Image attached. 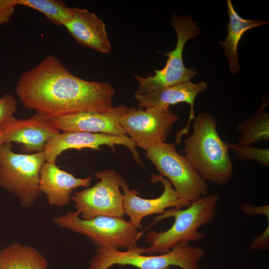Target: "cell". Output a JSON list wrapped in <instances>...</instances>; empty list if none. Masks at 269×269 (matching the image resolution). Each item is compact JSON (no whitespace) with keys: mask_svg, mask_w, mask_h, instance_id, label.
I'll return each mask as SVG.
<instances>
[{"mask_svg":"<svg viewBox=\"0 0 269 269\" xmlns=\"http://www.w3.org/2000/svg\"><path fill=\"white\" fill-rule=\"evenodd\" d=\"M15 91L26 108L50 118L83 112L109 111L113 107L116 94L109 83L74 76L52 55L23 72Z\"/></svg>","mask_w":269,"mask_h":269,"instance_id":"obj_1","label":"cell"},{"mask_svg":"<svg viewBox=\"0 0 269 269\" xmlns=\"http://www.w3.org/2000/svg\"><path fill=\"white\" fill-rule=\"evenodd\" d=\"M92 180L91 176L76 178L55 163L45 162L40 171L39 188L41 193L46 195L50 205L63 207L70 204L73 190L82 186L89 187Z\"/></svg>","mask_w":269,"mask_h":269,"instance_id":"obj_16","label":"cell"},{"mask_svg":"<svg viewBox=\"0 0 269 269\" xmlns=\"http://www.w3.org/2000/svg\"><path fill=\"white\" fill-rule=\"evenodd\" d=\"M17 5L36 10L53 23L64 26L71 18L73 7L59 0H15Z\"/></svg>","mask_w":269,"mask_h":269,"instance_id":"obj_21","label":"cell"},{"mask_svg":"<svg viewBox=\"0 0 269 269\" xmlns=\"http://www.w3.org/2000/svg\"><path fill=\"white\" fill-rule=\"evenodd\" d=\"M0 128L4 142L20 143L28 154L44 151L47 141L59 133L50 118L38 113L27 119L14 118Z\"/></svg>","mask_w":269,"mask_h":269,"instance_id":"obj_13","label":"cell"},{"mask_svg":"<svg viewBox=\"0 0 269 269\" xmlns=\"http://www.w3.org/2000/svg\"><path fill=\"white\" fill-rule=\"evenodd\" d=\"M4 143L3 134L1 128H0V145Z\"/></svg>","mask_w":269,"mask_h":269,"instance_id":"obj_27","label":"cell"},{"mask_svg":"<svg viewBox=\"0 0 269 269\" xmlns=\"http://www.w3.org/2000/svg\"><path fill=\"white\" fill-rule=\"evenodd\" d=\"M134 246L126 251L112 248L98 247L90 260L88 269H108L114 265H131L138 269H170L177 266L182 269H200L198 262L205 252L189 243H181L167 253L158 255L138 253Z\"/></svg>","mask_w":269,"mask_h":269,"instance_id":"obj_4","label":"cell"},{"mask_svg":"<svg viewBox=\"0 0 269 269\" xmlns=\"http://www.w3.org/2000/svg\"><path fill=\"white\" fill-rule=\"evenodd\" d=\"M179 119L169 107L143 110L132 107L121 118L120 124L136 145L146 150L166 142L174 124Z\"/></svg>","mask_w":269,"mask_h":269,"instance_id":"obj_10","label":"cell"},{"mask_svg":"<svg viewBox=\"0 0 269 269\" xmlns=\"http://www.w3.org/2000/svg\"><path fill=\"white\" fill-rule=\"evenodd\" d=\"M171 24L177 35L175 48L166 53L167 57L165 66L160 70L156 69L153 75L141 77L135 73L133 76L138 83L134 94L142 95L155 90L190 81L197 74L194 69L186 68L183 60V51L186 42L195 38L200 33L201 29L189 15L180 16L173 14Z\"/></svg>","mask_w":269,"mask_h":269,"instance_id":"obj_7","label":"cell"},{"mask_svg":"<svg viewBox=\"0 0 269 269\" xmlns=\"http://www.w3.org/2000/svg\"><path fill=\"white\" fill-rule=\"evenodd\" d=\"M176 147L175 142H161L148 148L145 155L179 196L191 203L207 195L208 185Z\"/></svg>","mask_w":269,"mask_h":269,"instance_id":"obj_8","label":"cell"},{"mask_svg":"<svg viewBox=\"0 0 269 269\" xmlns=\"http://www.w3.org/2000/svg\"><path fill=\"white\" fill-rule=\"evenodd\" d=\"M226 4L229 17L227 36L224 41L220 42V44L228 60L230 72L234 75L237 74L240 69L237 47L242 36L250 29L268 24L269 21L244 19L236 11L230 0L226 1Z\"/></svg>","mask_w":269,"mask_h":269,"instance_id":"obj_18","label":"cell"},{"mask_svg":"<svg viewBox=\"0 0 269 269\" xmlns=\"http://www.w3.org/2000/svg\"><path fill=\"white\" fill-rule=\"evenodd\" d=\"M16 6L15 0H0V25L10 21Z\"/></svg>","mask_w":269,"mask_h":269,"instance_id":"obj_24","label":"cell"},{"mask_svg":"<svg viewBox=\"0 0 269 269\" xmlns=\"http://www.w3.org/2000/svg\"><path fill=\"white\" fill-rule=\"evenodd\" d=\"M268 102L263 104L252 116L240 123L236 132L240 134L237 143L252 144L269 140V114L265 111Z\"/></svg>","mask_w":269,"mask_h":269,"instance_id":"obj_20","label":"cell"},{"mask_svg":"<svg viewBox=\"0 0 269 269\" xmlns=\"http://www.w3.org/2000/svg\"><path fill=\"white\" fill-rule=\"evenodd\" d=\"M16 111V100L12 94L7 93L0 97V126L13 119Z\"/></svg>","mask_w":269,"mask_h":269,"instance_id":"obj_23","label":"cell"},{"mask_svg":"<svg viewBox=\"0 0 269 269\" xmlns=\"http://www.w3.org/2000/svg\"><path fill=\"white\" fill-rule=\"evenodd\" d=\"M241 208L242 211L247 215L253 216L256 214H263L266 216L269 215V205L260 207H255L248 203H245L242 204Z\"/></svg>","mask_w":269,"mask_h":269,"instance_id":"obj_26","label":"cell"},{"mask_svg":"<svg viewBox=\"0 0 269 269\" xmlns=\"http://www.w3.org/2000/svg\"><path fill=\"white\" fill-rule=\"evenodd\" d=\"M116 144L128 147L133 159L143 165L136 144L127 134L113 135L84 132H63L56 134L47 141L43 152L46 162L55 163L58 156L69 149L80 150L88 148L97 150L100 149L101 146L107 145L115 152Z\"/></svg>","mask_w":269,"mask_h":269,"instance_id":"obj_11","label":"cell"},{"mask_svg":"<svg viewBox=\"0 0 269 269\" xmlns=\"http://www.w3.org/2000/svg\"><path fill=\"white\" fill-rule=\"evenodd\" d=\"M12 143L0 145V187L19 199L21 206H32L41 193L40 173L45 163L44 152L20 154L12 150Z\"/></svg>","mask_w":269,"mask_h":269,"instance_id":"obj_5","label":"cell"},{"mask_svg":"<svg viewBox=\"0 0 269 269\" xmlns=\"http://www.w3.org/2000/svg\"><path fill=\"white\" fill-rule=\"evenodd\" d=\"M269 224L263 233L257 237L250 245V250L257 251L261 250H268L269 245Z\"/></svg>","mask_w":269,"mask_h":269,"instance_id":"obj_25","label":"cell"},{"mask_svg":"<svg viewBox=\"0 0 269 269\" xmlns=\"http://www.w3.org/2000/svg\"><path fill=\"white\" fill-rule=\"evenodd\" d=\"M208 89V83L200 81L193 83L191 81L178 83L142 95L134 94V97L138 102V109L150 107L168 108L171 105L180 103H188L190 108L187 125L176 133L175 143L181 142L182 136L189 134L191 122L195 119L194 104L197 95Z\"/></svg>","mask_w":269,"mask_h":269,"instance_id":"obj_15","label":"cell"},{"mask_svg":"<svg viewBox=\"0 0 269 269\" xmlns=\"http://www.w3.org/2000/svg\"><path fill=\"white\" fill-rule=\"evenodd\" d=\"M71 19L64 25L79 43L102 53L110 52L111 44L105 23L87 9L73 7Z\"/></svg>","mask_w":269,"mask_h":269,"instance_id":"obj_17","label":"cell"},{"mask_svg":"<svg viewBox=\"0 0 269 269\" xmlns=\"http://www.w3.org/2000/svg\"><path fill=\"white\" fill-rule=\"evenodd\" d=\"M128 109L127 106L122 105L113 107L107 112H83L50 118V120L58 130L63 132L125 135L120 120Z\"/></svg>","mask_w":269,"mask_h":269,"instance_id":"obj_14","label":"cell"},{"mask_svg":"<svg viewBox=\"0 0 269 269\" xmlns=\"http://www.w3.org/2000/svg\"><path fill=\"white\" fill-rule=\"evenodd\" d=\"M94 175L99 181L72 196L80 218L83 220L101 216L123 218L125 213L123 194L120 188L124 179L111 169L97 171Z\"/></svg>","mask_w":269,"mask_h":269,"instance_id":"obj_9","label":"cell"},{"mask_svg":"<svg viewBox=\"0 0 269 269\" xmlns=\"http://www.w3.org/2000/svg\"><path fill=\"white\" fill-rule=\"evenodd\" d=\"M150 181L152 183L160 182L164 186L161 195L156 198L144 199L137 196L139 192L131 190L124 180L121 187L123 191L125 213L130 218V222L138 229L142 228V220L150 215L163 213L169 207L182 208L190 203L182 199L175 191L170 181L160 175L152 174Z\"/></svg>","mask_w":269,"mask_h":269,"instance_id":"obj_12","label":"cell"},{"mask_svg":"<svg viewBox=\"0 0 269 269\" xmlns=\"http://www.w3.org/2000/svg\"><path fill=\"white\" fill-rule=\"evenodd\" d=\"M217 128L213 115L200 112L193 121L192 132L184 140L181 152L204 180L222 186L233 176V164L227 141L221 139Z\"/></svg>","mask_w":269,"mask_h":269,"instance_id":"obj_2","label":"cell"},{"mask_svg":"<svg viewBox=\"0 0 269 269\" xmlns=\"http://www.w3.org/2000/svg\"><path fill=\"white\" fill-rule=\"evenodd\" d=\"M219 200L217 194L207 195L191 202L185 209L173 208L165 211L154 218L153 223L173 217L174 222L172 226L165 231L152 230L148 232L144 238L150 247L144 248L136 245V251L144 255L162 254L180 243L200 240L205 234L199 232L198 229L215 217Z\"/></svg>","mask_w":269,"mask_h":269,"instance_id":"obj_3","label":"cell"},{"mask_svg":"<svg viewBox=\"0 0 269 269\" xmlns=\"http://www.w3.org/2000/svg\"><path fill=\"white\" fill-rule=\"evenodd\" d=\"M236 157L242 160H252L264 167L269 166V149L255 147L252 144L231 143L227 142Z\"/></svg>","mask_w":269,"mask_h":269,"instance_id":"obj_22","label":"cell"},{"mask_svg":"<svg viewBox=\"0 0 269 269\" xmlns=\"http://www.w3.org/2000/svg\"><path fill=\"white\" fill-rule=\"evenodd\" d=\"M52 222L60 228L88 237L98 247L128 249L136 245L143 233L123 218L101 216L83 220L76 211L55 217Z\"/></svg>","mask_w":269,"mask_h":269,"instance_id":"obj_6","label":"cell"},{"mask_svg":"<svg viewBox=\"0 0 269 269\" xmlns=\"http://www.w3.org/2000/svg\"><path fill=\"white\" fill-rule=\"evenodd\" d=\"M46 259L35 248L13 243L0 250V269H46Z\"/></svg>","mask_w":269,"mask_h":269,"instance_id":"obj_19","label":"cell"}]
</instances>
